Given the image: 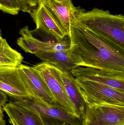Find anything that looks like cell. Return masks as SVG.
Returning <instances> with one entry per match:
<instances>
[{
  "label": "cell",
  "instance_id": "8",
  "mask_svg": "<svg viewBox=\"0 0 124 125\" xmlns=\"http://www.w3.org/2000/svg\"><path fill=\"white\" fill-rule=\"evenodd\" d=\"M17 67L20 78L31 97L50 104H57L33 67L22 64Z\"/></svg>",
  "mask_w": 124,
  "mask_h": 125
},
{
  "label": "cell",
  "instance_id": "21",
  "mask_svg": "<svg viewBox=\"0 0 124 125\" xmlns=\"http://www.w3.org/2000/svg\"><path fill=\"white\" fill-rule=\"evenodd\" d=\"M3 107L0 106V118H3L4 115L3 114Z\"/></svg>",
  "mask_w": 124,
  "mask_h": 125
},
{
  "label": "cell",
  "instance_id": "19",
  "mask_svg": "<svg viewBox=\"0 0 124 125\" xmlns=\"http://www.w3.org/2000/svg\"><path fill=\"white\" fill-rule=\"evenodd\" d=\"M8 101L7 95L0 90V106L3 107L6 105Z\"/></svg>",
  "mask_w": 124,
  "mask_h": 125
},
{
  "label": "cell",
  "instance_id": "13",
  "mask_svg": "<svg viewBox=\"0 0 124 125\" xmlns=\"http://www.w3.org/2000/svg\"><path fill=\"white\" fill-rule=\"evenodd\" d=\"M3 108L18 125H45L39 114L14 101L7 103Z\"/></svg>",
  "mask_w": 124,
  "mask_h": 125
},
{
  "label": "cell",
  "instance_id": "17",
  "mask_svg": "<svg viewBox=\"0 0 124 125\" xmlns=\"http://www.w3.org/2000/svg\"><path fill=\"white\" fill-rule=\"evenodd\" d=\"M0 10L12 15H17L21 7L17 0H0Z\"/></svg>",
  "mask_w": 124,
  "mask_h": 125
},
{
  "label": "cell",
  "instance_id": "5",
  "mask_svg": "<svg viewBox=\"0 0 124 125\" xmlns=\"http://www.w3.org/2000/svg\"><path fill=\"white\" fill-rule=\"evenodd\" d=\"M83 125H124V106L86 104Z\"/></svg>",
  "mask_w": 124,
  "mask_h": 125
},
{
  "label": "cell",
  "instance_id": "16",
  "mask_svg": "<svg viewBox=\"0 0 124 125\" xmlns=\"http://www.w3.org/2000/svg\"><path fill=\"white\" fill-rule=\"evenodd\" d=\"M23 59L21 53L9 46L6 39L0 37V65L18 67Z\"/></svg>",
  "mask_w": 124,
  "mask_h": 125
},
{
  "label": "cell",
  "instance_id": "23",
  "mask_svg": "<svg viewBox=\"0 0 124 125\" xmlns=\"http://www.w3.org/2000/svg\"><path fill=\"white\" fill-rule=\"evenodd\" d=\"M41 1V3L42 2H45V1H47L49 0H40Z\"/></svg>",
  "mask_w": 124,
  "mask_h": 125
},
{
  "label": "cell",
  "instance_id": "11",
  "mask_svg": "<svg viewBox=\"0 0 124 125\" xmlns=\"http://www.w3.org/2000/svg\"><path fill=\"white\" fill-rule=\"evenodd\" d=\"M41 3L68 37L70 25L75 19L76 8L74 6L71 0H49Z\"/></svg>",
  "mask_w": 124,
  "mask_h": 125
},
{
  "label": "cell",
  "instance_id": "3",
  "mask_svg": "<svg viewBox=\"0 0 124 125\" xmlns=\"http://www.w3.org/2000/svg\"><path fill=\"white\" fill-rule=\"evenodd\" d=\"M15 103L39 114L45 125H83V120L57 104L33 98L14 99Z\"/></svg>",
  "mask_w": 124,
  "mask_h": 125
},
{
  "label": "cell",
  "instance_id": "18",
  "mask_svg": "<svg viewBox=\"0 0 124 125\" xmlns=\"http://www.w3.org/2000/svg\"><path fill=\"white\" fill-rule=\"evenodd\" d=\"M21 7V11L28 12L32 18L40 6V0H17Z\"/></svg>",
  "mask_w": 124,
  "mask_h": 125
},
{
  "label": "cell",
  "instance_id": "10",
  "mask_svg": "<svg viewBox=\"0 0 124 125\" xmlns=\"http://www.w3.org/2000/svg\"><path fill=\"white\" fill-rule=\"evenodd\" d=\"M49 64L52 72L72 101L78 115L83 120L86 104L76 87L75 78L70 71H63L55 66Z\"/></svg>",
  "mask_w": 124,
  "mask_h": 125
},
{
  "label": "cell",
  "instance_id": "7",
  "mask_svg": "<svg viewBox=\"0 0 124 125\" xmlns=\"http://www.w3.org/2000/svg\"><path fill=\"white\" fill-rule=\"evenodd\" d=\"M71 73L74 78L92 81L124 91V72L106 71L86 67L73 68Z\"/></svg>",
  "mask_w": 124,
  "mask_h": 125
},
{
  "label": "cell",
  "instance_id": "1",
  "mask_svg": "<svg viewBox=\"0 0 124 125\" xmlns=\"http://www.w3.org/2000/svg\"><path fill=\"white\" fill-rule=\"evenodd\" d=\"M70 55L75 67L124 72V51L99 36L75 19L70 25Z\"/></svg>",
  "mask_w": 124,
  "mask_h": 125
},
{
  "label": "cell",
  "instance_id": "12",
  "mask_svg": "<svg viewBox=\"0 0 124 125\" xmlns=\"http://www.w3.org/2000/svg\"><path fill=\"white\" fill-rule=\"evenodd\" d=\"M33 18L36 24V29L55 38L57 41H60L66 37H68L60 25L41 3Z\"/></svg>",
  "mask_w": 124,
  "mask_h": 125
},
{
  "label": "cell",
  "instance_id": "14",
  "mask_svg": "<svg viewBox=\"0 0 124 125\" xmlns=\"http://www.w3.org/2000/svg\"><path fill=\"white\" fill-rule=\"evenodd\" d=\"M41 60L50 63L61 70L70 71L75 68L70 51L64 52H46L39 50L34 54Z\"/></svg>",
  "mask_w": 124,
  "mask_h": 125
},
{
  "label": "cell",
  "instance_id": "9",
  "mask_svg": "<svg viewBox=\"0 0 124 125\" xmlns=\"http://www.w3.org/2000/svg\"><path fill=\"white\" fill-rule=\"evenodd\" d=\"M0 90L14 99L31 97L20 78L17 67L0 65Z\"/></svg>",
  "mask_w": 124,
  "mask_h": 125
},
{
  "label": "cell",
  "instance_id": "20",
  "mask_svg": "<svg viewBox=\"0 0 124 125\" xmlns=\"http://www.w3.org/2000/svg\"><path fill=\"white\" fill-rule=\"evenodd\" d=\"M9 122L10 124H11L12 125H18L12 118H11V117H9Z\"/></svg>",
  "mask_w": 124,
  "mask_h": 125
},
{
  "label": "cell",
  "instance_id": "15",
  "mask_svg": "<svg viewBox=\"0 0 124 125\" xmlns=\"http://www.w3.org/2000/svg\"><path fill=\"white\" fill-rule=\"evenodd\" d=\"M31 40L39 50L46 52H64L70 51V42L68 37H66L60 41L57 42H43L35 37L31 33L28 26L20 29Z\"/></svg>",
  "mask_w": 124,
  "mask_h": 125
},
{
  "label": "cell",
  "instance_id": "2",
  "mask_svg": "<svg viewBox=\"0 0 124 125\" xmlns=\"http://www.w3.org/2000/svg\"><path fill=\"white\" fill-rule=\"evenodd\" d=\"M76 20L116 47L124 51V16L94 8L86 11L76 7Z\"/></svg>",
  "mask_w": 124,
  "mask_h": 125
},
{
  "label": "cell",
  "instance_id": "24",
  "mask_svg": "<svg viewBox=\"0 0 124 125\" xmlns=\"http://www.w3.org/2000/svg\"><path fill=\"white\" fill-rule=\"evenodd\" d=\"M1 37V31L0 29V37Z\"/></svg>",
  "mask_w": 124,
  "mask_h": 125
},
{
  "label": "cell",
  "instance_id": "22",
  "mask_svg": "<svg viewBox=\"0 0 124 125\" xmlns=\"http://www.w3.org/2000/svg\"><path fill=\"white\" fill-rule=\"evenodd\" d=\"M0 125H6V123L3 118H0Z\"/></svg>",
  "mask_w": 124,
  "mask_h": 125
},
{
  "label": "cell",
  "instance_id": "4",
  "mask_svg": "<svg viewBox=\"0 0 124 125\" xmlns=\"http://www.w3.org/2000/svg\"><path fill=\"white\" fill-rule=\"evenodd\" d=\"M78 92L86 104L106 103L124 106V91L100 83L75 78Z\"/></svg>",
  "mask_w": 124,
  "mask_h": 125
},
{
  "label": "cell",
  "instance_id": "6",
  "mask_svg": "<svg viewBox=\"0 0 124 125\" xmlns=\"http://www.w3.org/2000/svg\"><path fill=\"white\" fill-rule=\"evenodd\" d=\"M33 67L49 90L57 105L68 112L79 116L72 101L51 71L49 63L43 62Z\"/></svg>",
  "mask_w": 124,
  "mask_h": 125
}]
</instances>
